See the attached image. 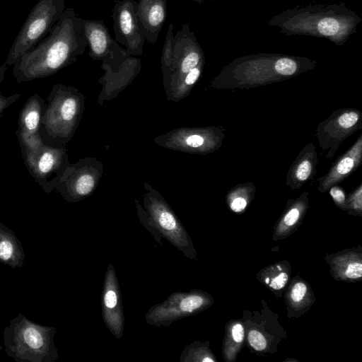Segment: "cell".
Returning a JSON list of instances; mask_svg holds the SVG:
<instances>
[{
  "mask_svg": "<svg viewBox=\"0 0 362 362\" xmlns=\"http://www.w3.org/2000/svg\"><path fill=\"white\" fill-rule=\"evenodd\" d=\"M87 46L83 19L68 8L48 34L16 60L13 76L18 83L49 76L76 62Z\"/></svg>",
  "mask_w": 362,
  "mask_h": 362,
  "instance_id": "6da1fadb",
  "label": "cell"
},
{
  "mask_svg": "<svg viewBox=\"0 0 362 362\" xmlns=\"http://www.w3.org/2000/svg\"><path fill=\"white\" fill-rule=\"evenodd\" d=\"M57 331L56 327L32 322L20 313L4 329L6 354L18 362H54L59 358L54 343Z\"/></svg>",
  "mask_w": 362,
  "mask_h": 362,
  "instance_id": "7a4b0ae2",
  "label": "cell"
},
{
  "mask_svg": "<svg viewBox=\"0 0 362 362\" xmlns=\"http://www.w3.org/2000/svg\"><path fill=\"white\" fill-rule=\"evenodd\" d=\"M65 10V0H39L33 6L15 40L4 64L11 66L50 31Z\"/></svg>",
  "mask_w": 362,
  "mask_h": 362,
  "instance_id": "3957f363",
  "label": "cell"
},
{
  "mask_svg": "<svg viewBox=\"0 0 362 362\" xmlns=\"http://www.w3.org/2000/svg\"><path fill=\"white\" fill-rule=\"evenodd\" d=\"M81 98L69 86L55 84L46 98L41 127L50 138L69 139L73 134L78 118Z\"/></svg>",
  "mask_w": 362,
  "mask_h": 362,
  "instance_id": "277c9868",
  "label": "cell"
},
{
  "mask_svg": "<svg viewBox=\"0 0 362 362\" xmlns=\"http://www.w3.org/2000/svg\"><path fill=\"white\" fill-rule=\"evenodd\" d=\"M145 206L147 215L139 214L144 218L140 221L155 240L160 243L161 238H164L186 257L197 259L191 237L168 204L161 198L152 197L146 199Z\"/></svg>",
  "mask_w": 362,
  "mask_h": 362,
  "instance_id": "5b68a950",
  "label": "cell"
},
{
  "mask_svg": "<svg viewBox=\"0 0 362 362\" xmlns=\"http://www.w3.org/2000/svg\"><path fill=\"white\" fill-rule=\"evenodd\" d=\"M212 303L210 295L201 290L173 292L165 300L150 308L145 321L157 327H170L179 320L199 313Z\"/></svg>",
  "mask_w": 362,
  "mask_h": 362,
  "instance_id": "8992f818",
  "label": "cell"
},
{
  "mask_svg": "<svg viewBox=\"0 0 362 362\" xmlns=\"http://www.w3.org/2000/svg\"><path fill=\"white\" fill-rule=\"evenodd\" d=\"M21 153L29 173L42 189L46 193L55 189L69 166L66 149L43 143Z\"/></svg>",
  "mask_w": 362,
  "mask_h": 362,
  "instance_id": "52a82bcc",
  "label": "cell"
},
{
  "mask_svg": "<svg viewBox=\"0 0 362 362\" xmlns=\"http://www.w3.org/2000/svg\"><path fill=\"white\" fill-rule=\"evenodd\" d=\"M361 129L362 112L356 108H341L334 110L317 125L316 136L329 159L346 139Z\"/></svg>",
  "mask_w": 362,
  "mask_h": 362,
  "instance_id": "ba28073f",
  "label": "cell"
},
{
  "mask_svg": "<svg viewBox=\"0 0 362 362\" xmlns=\"http://www.w3.org/2000/svg\"><path fill=\"white\" fill-rule=\"evenodd\" d=\"M83 30L89 47L88 56L102 60L112 71H118L130 57L110 35L107 27L101 20L83 19Z\"/></svg>",
  "mask_w": 362,
  "mask_h": 362,
  "instance_id": "9c48e42d",
  "label": "cell"
},
{
  "mask_svg": "<svg viewBox=\"0 0 362 362\" xmlns=\"http://www.w3.org/2000/svg\"><path fill=\"white\" fill-rule=\"evenodd\" d=\"M299 71L298 63L287 57H282L276 60L267 68L257 69L245 67L243 71L233 70L231 74L226 76V79L221 80V88H249L272 83L283 79L284 77L291 76Z\"/></svg>",
  "mask_w": 362,
  "mask_h": 362,
  "instance_id": "30bf717a",
  "label": "cell"
},
{
  "mask_svg": "<svg viewBox=\"0 0 362 362\" xmlns=\"http://www.w3.org/2000/svg\"><path fill=\"white\" fill-rule=\"evenodd\" d=\"M112 17L117 42L123 45L130 56L142 54L145 39L139 25L137 1H117L112 8Z\"/></svg>",
  "mask_w": 362,
  "mask_h": 362,
  "instance_id": "8fae6325",
  "label": "cell"
},
{
  "mask_svg": "<svg viewBox=\"0 0 362 362\" xmlns=\"http://www.w3.org/2000/svg\"><path fill=\"white\" fill-rule=\"evenodd\" d=\"M204 62V54L189 23L181 26L174 35L173 64L170 74L180 81L187 73Z\"/></svg>",
  "mask_w": 362,
  "mask_h": 362,
  "instance_id": "7c38bea8",
  "label": "cell"
},
{
  "mask_svg": "<svg viewBox=\"0 0 362 362\" xmlns=\"http://www.w3.org/2000/svg\"><path fill=\"white\" fill-rule=\"evenodd\" d=\"M102 317L110 333L119 339L123 334L124 315L119 285L112 263L107 266L101 294Z\"/></svg>",
  "mask_w": 362,
  "mask_h": 362,
  "instance_id": "4fadbf2b",
  "label": "cell"
},
{
  "mask_svg": "<svg viewBox=\"0 0 362 362\" xmlns=\"http://www.w3.org/2000/svg\"><path fill=\"white\" fill-rule=\"evenodd\" d=\"M362 163V134L351 148L339 156L332 163L328 172L317 179V189L324 193L335 185H338L354 173Z\"/></svg>",
  "mask_w": 362,
  "mask_h": 362,
  "instance_id": "5bb4252c",
  "label": "cell"
},
{
  "mask_svg": "<svg viewBox=\"0 0 362 362\" xmlns=\"http://www.w3.org/2000/svg\"><path fill=\"white\" fill-rule=\"evenodd\" d=\"M167 16L166 0H139L137 16L145 40L155 44Z\"/></svg>",
  "mask_w": 362,
  "mask_h": 362,
  "instance_id": "9a60e30c",
  "label": "cell"
},
{
  "mask_svg": "<svg viewBox=\"0 0 362 362\" xmlns=\"http://www.w3.org/2000/svg\"><path fill=\"white\" fill-rule=\"evenodd\" d=\"M316 147L313 143L306 144L291 164L287 175L286 185L291 189H299L312 180L316 173L318 163Z\"/></svg>",
  "mask_w": 362,
  "mask_h": 362,
  "instance_id": "2e32d148",
  "label": "cell"
},
{
  "mask_svg": "<svg viewBox=\"0 0 362 362\" xmlns=\"http://www.w3.org/2000/svg\"><path fill=\"white\" fill-rule=\"evenodd\" d=\"M45 105V100L36 93L26 100L19 113L16 131L18 140L40 135Z\"/></svg>",
  "mask_w": 362,
  "mask_h": 362,
  "instance_id": "e0dca14e",
  "label": "cell"
},
{
  "mask_svg": "<svg viewBox=\"0 0 362 362\" xmlns=\"http://www.w3.org/2000/svg\"><path fill=\"white\" fill-rule=\"evenodd\" d=\"M25 253L13 232L0 222V262L12 268H22Z\"/></svg>",
  "mask_w": 362,
  "mask_h": 362,
  "instance_id": "ac0fdd59",
  "label": "cell"
},
{
  "mask_svg": "<svg viewBox=\"0 0 362 362\" xmlns=\"http://www.w3.org/2000/svg\"><path fill=\"white\" fill-rule=\"evenodd\" d=\"M256 186L252 182L240 183L232 187L227 194L226 201L230 209L235 212L243 211L252 200Z\"/></svg>",
  "mask_w": 362,
  "mask_h": 362,
  "instance_id": "d6986e66",
  "label": "cell"
},
{
  "mask_svg": "<svg viewBox=\"0 0 362 362\" xmlns=\"http://www.w3.org/2000/svg\"><path fill=\"white\" fill-rule=\"evenodd\" d=\"M181 362H214L216 358L208 347V343L195 341L186 346L180 354Z\"/></svg>",
  "mask_w": 362,
  "mask_h": 362,
  "instance_id": "ffe728a7",
  "label": "cell"
},
{
  "mask_svg": "<svg viewBox=\"0 0 362 362\" xmlns=\"http://www.w3.org/2000/svg\"><path fill=\"white\" fill-rule=\"evenodd\" d=\"M174 25L170 23L165 37V41L161 53V64L163 72L165 76H170L173 64V34Z\"/></svg>",
  "mask_w": 362,
  "mask_h": 362,
  "instance_id": "44dd1931",
  "label": "cell"
},
{
  "mask_svg": "<svg viewBox=\"0 0 362 362\" xmlns=\"http://www.w3.org/2000/svg\"><path fill=\"white\" fill-rule=\"evenodd\" d=\"M340 274L341 276L349 279H360L362 276V264L361 260L351 259L345 260L340 264Z\"/></svg>",
  "mask_w": 362,
  "mask_h": 362,
  "instance_id": "7402d4cb",
  "label": "cell"
},
{
  "mask_svg": "<svg viewBox=\"0 0 362 362\" xmlns=\"http://www.w3.org/2000/svg\"><path fill=\"white\" fill-rule=\"evenodd\" d=\"M288 279V274L279 267L272 269L265 277V283L271 288L279 290L284 288Z\"/></svg>",
  "mask_w": 362,
  "mask_h": 362,
  "instance_id": "603a6c76",
  "label": "cell"
},
{
  "mask_svg": "<svg viewBox=\"0 0 362 362\" xmlns=\"http://www.w3.org/2000/svg\"><path fill=\"white\" fill-rule=\"evenodd\" d=\"M346 209L361 214L362 211V183L346 197Z\"/></svg>",
  "mask_w": 362,
  "mask_h": 362,
  "instance_id": "cb8c5ba5",
  "label": "cell"
},
{
  "mask_svg": "<svg viewBox=\"0 0 362 362\" xmlns=\"http://www.w3.org/2000/svg\"><path fill=\"white\" fill-rule=\"evenodd\" d=\"M7 70V66L4 64L0 66V88L1 84L4 81L5 77V74ZM21 96V93H14L9 96H4L0 92V117L3 112L8 107L11 105H12L14 102L18 100Z\"/></svg>",
  "mask_w": 362,
  "mask_h": 362,
  "instance_id": "d4e9b609",
  "label": "cell"
},
{
  "mask_svg": "<svg viewBox=\"0 0 362 362\" xmlns=\"http://www.w3.org/2000/svg\"><path fill=\"white\" fill-rule=\"evenodd\" d=\"M308 291L307 286L303 281L294 284L290 291V298L293 303L299 304L305 298Z\"/></svg>",
  "mask_w": 362,
  "mask_h": 362,
  "instance_id": "484cf974",
  "label": "cell"
},
{
  "mask_svg": "<svg viewBox=\"0 0 362 362\" xmlns=\"http://www.w3.org/2000/svg\"><path fill=\"white\" fill-rule=\"evenodd\" d=\"M248 341L256 351H263L267 346V341L263 334L257 330L253 329L248 333Z\"/></svg>",
  "mask_w": 362,
  "mask_h": 362,
  "instance_id": "4316f807",
  "label": "cell"
},
{
  "mask_svg": "<svg viewBox=\"0 0 362 362\" xmlns=\"http://www.w3.org/2000/svg\"><path fill=\"white\" fill-rule=\"evenodd\" d=\"M329 194L336 205L342 209H346V194L342 188L337 185L332 186L329 189Z\"/></svg>",
  "mask_w": 362,
  "mask_h": 362,
  "instance_id": "83f0119b",
  "label": "cell"
},
{
  "mask_svg": "<svg viewBox=\"0 0 362 362\" xmlns=\"http://www.w3.org/2000/svg\"><path fill=\"white\" fill-rule=\"evenodd\" d=\"M204 62H201L199 65L187 73L180 81L187 86H192L200 77Z\"/></svg>",
  "mask_w": 362,
  "mask_h": 362,
  "instance_id": "f1b7e54d",
  "label": "cell"
},
{
  "mask_svg": "<svg viewBox=\"0 0 362 362\" xmlns=\"http://www.w3.org/2000/svg\"><path fill=\"white\" fill-rule=\"evenodd\" d=\"M231 337L236 343L240 344L244 339V328L240 323H235L231 329Z\"/></svg>",
  "mask_w": 362,
  "mask_h": 362,
  "instance_id": "f546056e",
  "label": "cell"
},
{
  "mask_svg": "<svg viewBox=\"0 0 362 362\" xmlns=\"http://www.w3.org/2000/svg\"><path fill=\"white\" fill-rule=\"evenodd\" d=\"M193 1H197V2H198V3H200V2H202V1H204V0H193Z\"/></svg>",
  "mask_w": 362,
  "mask_h": 362,
  "instance_id": "4dcf8cb0",
  "label": "cell"
}]
</instances>
